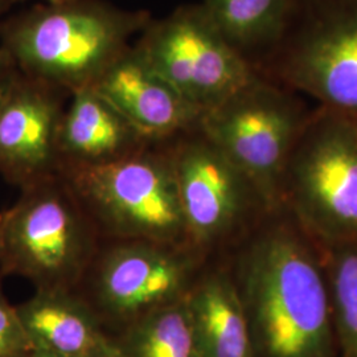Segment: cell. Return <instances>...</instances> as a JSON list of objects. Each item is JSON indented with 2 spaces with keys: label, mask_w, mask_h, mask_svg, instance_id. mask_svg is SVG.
<instances>
[{
  "label": "cell",
  "mask_w": 357,
  "mask_h": 357,
  "mask_svg": "<svg viewBox=\"0 0 357 357\" xmlns=\"http://www.w3.org/2000/svg\"><path fill=\"white\" fill-rule=\"evenodd\" d=\"M233 278L255 357L339 355L320 248L286 211L259 221Z\"/></svg>",
  "instance_id": "cell-1"
},
{
  "label": "cell",
  "mask_w": 357,
  "mask_h": 357,
  "mask_svg": "<svg viewBox=\"0 0 357 357\" xmlns=\"http://www.w3.org/2000/svg\"><path fill=\"white\" fill-rule=\"evenodd\" d=\"M102 0L38 4L0 26L17 69L68 93L91 88L151 22Z\"/></svg>",
  "instance_id": "cell-2"
},
{
  "label": "cell",
  "mask_w": 357,
  "mask_h": 357,
  "mask_svg": "<svg viewBox=\"0 0 357 357\" xmlns=\"http://www.w3.org/2000/svg\"><path fill=\"white\" fill-rule=\"evenodd\" d=\"M255 72L357 119V0H290Z\"/></svg>",
  "instance_id": "cell-3"
},
{
  "label": "cell",
  "mask_w": 357,
  "mask_h": 357,
  "mask_svg": "<svg viewBox=\"0 0 357 357\" xmlns=\"http://www.w3.org/2000/svg\"><path fill=\"white\" fill-rule=\"evenodd\" d=\"M283 211L320 248L357 243V119L311 110L282 188Z\"/></svg>",
  "instance_id": "cell-4"
},
{
  "label": "cell",
  "mask_w": 357,
  "mask_h": 357,
  "mask_svg": "<svg viewBox=\"0 0 357 357\" xmlns=\"http://www.w3.org/2000/svg\"><path fill=\"white\" fill-rule=\"evenodd\" d=\"M311 110L293 90L257 77L205 112L199 130L258 192L268 213L283 209L282 188Z\"/></svg>",
  "instance_id": "cell-5"
},
{
  "label": "cell",
  "mask_w": 357,
  "mask_h": 357,
  "mask_svg": "<svg viewBox=\"0 0 357 357\" xmlns=\"http://www.w3.org/2000/svg\"><path fill=\"white\" fill-rule=\"evenodd\" d=\"M134 45L202 115L259 77L202 4L183 6L165 19L151 20Z\"/></svg>",
  "instance_id": "cell-6"
},
{
  "label": "cell",
  "mask_w": 357,
  "mask_h": 357,
  "mask_svg": "<svg viewBox=\"0 0 357 357\" xmlns=\"http://www.w3.org/2000/svg\"><path fill=\"white\" fill-rule=\"evenodd\" d=\"M76 183L103 221L134 241L188 243L169 153H135L76 168Z\"/></svg>",
  "instance_id": "cell-7"
},
{
  "label": "cell",
  "mask_w": 357,
  "mask_h": 357,
  "mask_svg": "<svg viewBox=\"0 0 357 357\" xmlns=\"http://www.w3.org/2000/svg\"><path fill=\"white\" fill-rule=\"evenodd\" d=\"M89 236L75 205L51 178L24 188L0 217V271L38 289L68 290L89 255Z\"/></svg>",
  "instance_id": "cell-8"
},
{
  "label": "cell",
  "mask_w": 357,
  "mask_h": 357,
  "mask_svg": "<svg viewBox=\"0 0 357 357\" xmlns=\"http://www.w3.org/2000/svg\"><path fill=\"white\" fill-rule=\"evenodd\" d=\"M168 150L188 243L213 246L270 215L253 184L199 128L176 138Z\"/></svg>",
  "instance_id": "cell-9"
},
{
  "label": "cell",
  "mask_w": 357,
  "mask_h": 357,
  "mask_svg": "<svg viewBox=\"0 0 357 357\" xmlns=\"http://www.w3.org/2000/svg\"><path fill=\"white\" fill-rule=\"evenodd\" d=\"M196 253L178 245L134 241L105 257L97 278L103 312L123 326L187 296L197 280Z\"/></svg>",
  "instance_id": "cell-10"
},
{
  "label": "cell",
  "mask_w": 357,
  "mask_h": 357,
  "mask_svg": "<svg viewBox=\"0 0 357 357\" xmlns=\"http://www.w3.org/2000/svg\"><path fill=\"white\" fill-rule=\"evenodd\" d=\"M65 96L70 93L17 70L0 103V174L23 190L51 178L61 162Z\"/></svg>",
  "instance_id": "cell-11"
},
{
  "label": "cell",
  "mask_w": 357,
  "mask_h": 357,
  "mask_svg": "<svg viewBox=\"0 0 357 357\" xmlns=\"http://www.w3.org/2000/svg\"><path fill=\"white\" fill-rule=\"evenodd\" d=\"M149 143L199 128L202 114L131 45L93 86Z\"/></svg>",
  "instance_id": "cell-12"
},
{
  "label": "cell",
  "mask_w": 357,
  "mask_h": 357,
  "mask_svg": "<svg viewBox=\"0 0 357 357\" xmlns=\"http://www.w3.org/2000/svg\"><path fill=\"white\" fill-rule=\"evenodd\" d=\"M16 311L33 348L61 357H118L100 318L63 289H38Z\"/></svg>",
  "instance_id": "cell-13"
},
{
  "label": "cell",
  "mask_w": 357,
  "mask_h": 357,
  "mask_svg": "<svg viewBox=\"0 0 357 357\" xmlns=\"http://www.w3.org/2000/svg\"><path fill=\"white\" fill-rule=\"evenodd\" d=\"M147 144L149 142L93 88L70 94L60 126L61 162L75 168L101 166Z\"/></svg>",
  "instance_id": "cell-14"
},
{
  "label": "cell",
  "mask_w": 357,
  "mask_h": 357,
  "mask_svg": "<svg viewBox=\"0 0 357 357\" xmlns=\"http://www.w3.org/2000/svg\"><path fill=\"white\" fill-rule=\"evenodd\" d=\"M202 357H255L243 299L225 270L199 277L185 296Z\"/></svg>",
  "instance_id": "cell-15"
},
{
  "label": "cell",
  "mask_w": 357,
  "mask_h": 357,
  "mask_svg": "<svg viewBox=\"0 0 357 357\" xmlns=\"http://www.w3.org/2000/svg\"><path fill=\"white\" fill-rule=\"evenodd\" d=\"M290 0H204L224 38L255 66L281 33Z\"/></svg>",
  "instance_id": "cell-16"
},
{
  "label": "cell",
  "mask_w": 357,
  "mask_h": 357,
  "mask_svg": "<svg viewBox=\"0 0 357 357\" xmlns=\"http://www.w3.org/2000/svg\"><path fill=\"white\" fill-rule=\"evenodd\" d=\"M113 342L118 357H202L185 298L132 320Z\"/></svg>",
  "instance_id": "cell-17"
},
{
  "label": "cell",
  "mask_w": 357,
  "mask_h": 357,
  "mask_svg": "<svg viewBox=\"0 0 357 357\" xmlns=\"http://www.w3.org/2000/svg\"><path fill=\"white\" fill-rule=\"evenodd\" d=\"M320 248V246H319ZM337 354L357 357V243L320 248Z\"/></svg>",
  "instance_id": "cell-18"
},
{
  "label": "cell",
  "mask_w": 357,
  "mask_h": 357,
  "mask_svg": "<svg viewBox=\"0 0 357 357\" xmlns=\"http://www.w3.org/2000/svg\"><path fill=\"white\" fill-rule=\"evenodd\" d=\"M33 348L16 307L13 306L1 290L0 284V357H19Z\"/></svg>",
  "instance_id": "cell-19"
},
{
  "label": "cell",
  "mask_w": 357,
  "mask_h": 357,
  "mask_svg": "<svg viewBox=\"0 0 357 357\" xmlns=\"http://www.w3.org/2000/svg\"><path fill=\"white\" fill-rule=\"evenodd\" d=\"M17 70L19 69L10 53L0 47V103L4 100L7 91L10 89Z\"/></svg>",
  "instance_id": "cell-20"
},
{
  "label": "cell",
  "mask_w": 357,
  "mask_h": 357,
  "mask_svg": "<svg viewBox=\"0 0 357 357\" xmlns=\"http://www.w3.org/2000/svg\"><path fill=\"white\" fill-rule=\"evenodd\" d=\"M19 357H61L56 354H52L50 351L45 349H38V348H31L24 355Z\"/></svg>",
  "instance_id": "cell-21"
},
{
  "label": "cell",
  "mask_w": 357,
  "mask_h": 357,
  "mask_svg": "<svg viewBox=\"0 0 357 357\" xmlns=\"http://www.w3.org/2000/svg\"><path fill=\"white\" fill-rule=\"evenodd\" d=\"M13 1L11 0H0V16L6 13Z\"/></svg>",
  "instance_id": "cell-22"
},
{
  "label": "cell",
  "mask_w": 357,
  "mask_h": 357,
  "mask_svg": "<svg viewBox=\"0 0 357 357\" xmlns=\"http://www.w3.org/2000/svg\"><path fill=\"white\" fill-rule=\"evenodd\" d=\"M11 1H23V0H11ZM47 4H63V3H68L72 0H45Z\"/></svg>",
  "instance_id": "cell-23"
},
{
  "label": "cell",
  "mask_w": 357,
  "mask_h": 357,
  "mask_svg": "<svg viewBox=\"0 0 357 357\" xmlns=\"http://www.w3.org/2000/svg\"><path fill=\"white\" fill-rule=\"evenodd\" d=\"M0 217H1V215H0Z\"/></svg>",
  "instance_id": "cell-24"
}]
</instances>
